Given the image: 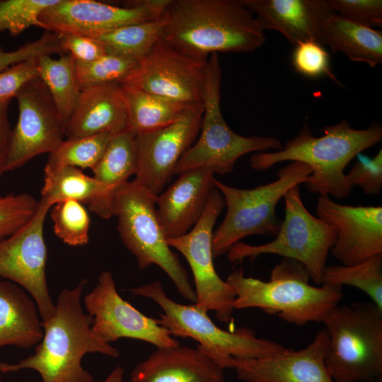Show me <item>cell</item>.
<instances>
[{
    "mask_svg": "<svg viewBox=\"0 0 382 382\" xmlns=\"http://www.w3.org/2000/svg\"><path fill=\"white\" fill-rule=\"evenodd\" d=\"M163 18L161 40L201 59L219 52H253L266 40L242 0H170Z\"/></svg>",
    "mask_w": 382,
    "mask_h": 382,
    "instance_id": "cell-1",
    "label": "cell"
},
{
    "mask_svg": "<svg viewBox=\"0 0 382 382\" xmlns=\"http://www.w3.org/2000/svg\"><path fill=\"white\" fill-rule=\"evenodd\" d=\"M170 0H140L120 7L95 0H57L38 17L37 27L58 35L92 37L125 25L156 20Z\"/></svg>",
    "mask_w": 382,
    "mask_h": 382,
    "instance_id": "cell-13",
    "label": "cell"
},
{
    "mask_svg": "<svg viewBox=\"0 0 382 382\" xmlns=\"http://www.w3.org/2000/svg\"><path fill=\"white\" fill-rule=\"evenodd\" d=\"M156 197L135 180L118 186L112 200L117 231L125 247L136 257L140 270L151 265L158 266L179 293L195 303V292L188 274L167 242L156 209Z\"/></svg>",
    "mask_w": 382,
    "mask_h": 382,
    "instance_id": "cell-7",
    "label": "cell"
},
{
    "mask_svg": "<svg viewBox=\"0 0 382 382\" xmlns=\"http://www.w3.org/2000/svg\"><path fill=\"white\" fill-rule=\"evenodd\" d=\"M10 100L0 102V177L6 172L11 128L9 122L8 108Z\"/></svg>",
    "mask_w": 382,
    "mask_h": 382,
    "instance_id": "cell-43",
    "label": "cell"
},
{
    "mask_svg": "<svg viewBox=\"0 0 382 382\" xmlns=\"http://www.w3.org/2000/svg\"><path fill=\"white\" fill-rule=\"evenodd\" d=\"M328 338L323 328L303 349L286 348L262 358H234L233 369L238 378L245 382H334L325 365Z\"/></svg>",
    "mask_w": 382,
    "mask_h": 382,
    "instance_id": "cell-19",
    "label": "cell"
},
{
    "mask_svg": "<svg viewBox=\"0 0 382 382\" xmlns=\"http://www.w3.org/2000/svg\"><path fill=\"white\" fill-rule=\"evenodd\" d=\"M332 11L353 22L370 27L382 25L381 0H328Z\"/></svg>",
    "mask_w": 382,
    "mask_h": 382,
    "instance_id": "cell-39",
    "label": "cell"
},
{
    "mask_svg": "<svg viewBox=\"0 0 382 382\" xmlns=\"http://www.w3.org/2000/svg\"><path fill=\"white\" fill-rule=\"evenodd\" d=\"M52 54L62 55L66 53L61 46L59 35L49 31L15 50L6 51L0 45V71L17 63Z\"/></svg>",
    "mask_w": 382,
    "mask_h": 382,
    "instance_id": "cell-38",
    "label": "cell"
},
{
    "mask_svg": "<svg viewBox=\"0 0 382 382\" xmlns=\"http://www.w3.org/2000/svg\"><path fill=\"white\" fill-rule=\"evenodd\" d=\"M50 208L42 199L38 200L31 221L16 233L0 241V277L18 284L32 296L42 322L49 320L55 309L45 275L47 253L44 224Z\"/></svg>",
    "mask_w": 382,
    "mask_h": 382,
    "instance_id": "cell-14",
    "label": "cell"
},
{
    "mask_svg": "<svg viewBox=\"0 0 382 382\" xmlns=\"http://www.w3.org/2000/svg\"><path fill=\"white\" fill-rule=\"evenodd\" d=\"M358 161L354 163L346 176L353 187L358 186L366 195H378L382 187V150L373 158L358 154Z\"/></svg>",
    "mask_w": 382,
    "mask_h": 382,
    "instance_id": "cell-40",
    "label": "cell"
},
{
    "mask_svg": "<svg viewBox=\"0 0 382 382\" xmlns=\"http://www.w3.org/2000/svg\"><path fill=\"white\" fill-rule=\"evenodd\" d=\"M127 111V130L135 135L154 131L180 119L188 105L166 100L129 83H120Z\"/></svg>",
    "mask_w": 382,
    "mask_h": 382,
    "instance_id": "cell-27",
    "label": "cell"
},
{
    "mask_svg": "<svg viewBox=\"0 0 382 382\" xmlns=\"http://www.w3.org/2000/svg\"><path fill=\"white\" fill-rule=\"evenodd\" d=\"M129 291L156 302L163 311L160 314L159 323L167 328L171 335L197 341V347L223 369H233L234 358L267 357L286 349L274 341L257 337L255 332L248 328L232 332L221 329L210 319L208 312L195 304H181L170 299L158 281Z\"/></svg>",
    "mask_w": 382,
    "mask_h": 382,
    "instance_id": "cell-6",
    "label": "cell"
},
{
    "mask_svg": "<svg viewBox=\"0 0 382 382\" xmlns=\"http://www.w3.org/2000/svg\"><path fill=\"white\" fill-rule=\"evenodd\" d=\"M112 135L110 132H103L64 139L55 151L50 154L44 170L52 171L66 166L93 170Z\"/></svg>",
    "mask_w": 382,
    "mask_h": 382,
    "instance_id": "cell-32",
    "label": "cell"
},
{
    "mask_svg": "<svg viewBox=\"0 0 382 382\" xmlns=\"http://www.w3.org/2000/svg\"><path fill=\"white\" fill-rule=\"evenodd\" d=\"M311 173L306 164L292 161L277 172V180L253 189L233 187L215 179L214 185L224 197L226 212L213 233L214 258L227 253L245 237H274L282 224L276 214L279 201L289 189L306 182Z\"/></svg>",
    "mask_w": 382,
    "mask_h": 382,
    "instance_id": "cell-8",
    "label": "cell"
},
{
    "mask_svg": "<svg viewBox=\"0 0 382 382\" xmlns=\"http://www.w3.org/2000/svg\"><path fill=\"white\" fill-rule=\"evenodd\" d=\"M223 369L197 347L157 348L131 373L129 382H225Z\"/></svg>",
    "mask_w": 382,
    "mask_h": 382,
    "instance_id": "cell-22",
    "label": "cell"
},
{
    "mask_svg": "<svg viewBox=\"0 0 382 382\" xmlns=\"http://www.w3.org/2000/svg\"><path fill=\"white\" fill-rule=\"evenodd\" d=\"M292 64L296 72L306 77L326 75L340 83L331 70L329 54L318 42L308 41L296 45L292 54Z\"/></svg>",
    "mask_w": 382,
    "mask_h": 382,
    "instance_id": "cell-37",
    "label": "cell"
},
{
    "mask_svg": "<svg viewBox=\"0 0 382 382\" xmlns=\"http://www.w3.org/2000/svg\"><path fill=\"white\" fill-rule=\"evenodd\" d=\"M61 46L76 62H90L102 57L106 52L94 39L81 35H59Z\"/></svg>",
    "mask_w": 382,
    "mask_h": 382,
    "instance_id": "cell-42",
    "label": "cell"
},
{
    "mask_svg": "<svg viewBox=\"0 0 382 382\" xmlns=\"http://www.w3.org/2000/svg\"><path fill=\"white\" fill-rule=\"evenodd\" d=\"M37 58L17 63L0 71V102L11 100L25 83L38 77Z\"/></svg>",
    "mask_w": 382,
    "mask_h": 382,
    "instance_id": "cell-41",
    "label": "cell"
},
{
    "mask_svg": "<svg viewBox=\"0 0 382 382\" xmlns=\"http://www.w3.org/2000/svg\"><path fill=\"white\" fill-rule=\"evenodd\" d=\"M139 61L106 53L90 62L75 61L76 77L80 89L103 83H124L134 74Z\"/></svg>",
    "mask_w": 382,
    "mask_h": 382,
    "instance_id": "cell-33",
    "label": "cell"
},
{
    "mask_svg": "<svg viewBox=\"0 0 382 382\" xmlns=\"http://www.w3.org/2000/svg\"><path fill=\"white\" fill-rule=\"evenodd\" d=\"M83 302L93 318V332L104 342L131 338L147 342L157 348L180 345L158 319L143 314L120 296L108 271L99 275L96 286L85 296Z\"/></svg>",
    "mask_w": 382,
    "mask_h": 382,
    "instance_id": "cell-15",
    "label": "cell"
},
{
    "mask_svg": "<svg viewBox=\"0 0 382 382\" xmlns=\"http://www.w3.org/2000/svg\"><path fill=\"white\" fill-rule=\"evenodd\" d=\"M323 323L329 337L325 365L334 382L382 378V310L371 301L339 303Z\"/></svg>",
    "mask_w": 382,
    "mask_h": 382,
    "instance_id": "cell-5",
    "label": "cell"
},
{
    "mask_svg": "<svg viewBox=\"0 0 382 382\" xmlns=\"http://www.w3.org/2000/svg\"><path fill=\"white\" fill-rule=\"evenodd\" d=\"M38 77L45 85L65 124L77 103L81 89L75 73V59L70 54L58 58L42 55L37 58Z\"/></svg>",
    "mask_w": 382,
    "mask_h": 382,
    "instance_id": "cell-28",
    "label": "cell"
},
{
    "mask_svg": "<svg viewBox=\"0 0 382 382\" xmlns=\"http://www.w3.org/2000/svg\"><path fill=\"white\" fill-rule=\"evenodd\" d=\"M38 201L27 193L0 195V241L16 233L33 218Z\"/></svg>",
    "mask_w": 382,
    "mask_h": 382,
    "instance_id": "cell-36",
    "label": "cell"
},
{
    "mask_svg": "<svg viewBox=\"0 0 382 382\" xmlns=\"http://www.w3.org/2000/svg\"><path fill=\"white\" fill-rule=\"evenodd\" d=\"M203 103L188 105L177 121L136 135L138 167L134 180L158 196L200 131Z\"/></svg>",
    "mask_w": 382,
    "mask_h": 382,
    "instance_id": "cell-17",
    "label": "cell"
},
{
    "mask_svg": "<svg viewBox=\"0 0 382 382\" xmlns=\"http://www.w3.org/2000/svg\"><path fill=\"white\" fill-rule=\"evenodd\" d=\"M15 98L18 117L11 129L6 172L42 154L52 153L65 137L66 124L39 77L25 83Z\"/></svg>",
    "mask_w": 382,
    "mask_h": 382,
    "instance_id": "cell-12",
    "label": "cell"
},
{
    "mask_svg": "<svg viewBox=\"0 0 382 382\" xmlns=\"http://www.w3.org/2000/svg\"><path fill=\"white\" fill-rule=\"evenodd\" d=\"M317 216L331 225L336 240L330 250L343 265H352L382 254V207L352 206L319 196Z\"/></svg>",
    "mask_w": 382,
    "mask_h": 382,
    "instance_id": "cell-18",
    "label": "cell"
},
{
    "mask_svg": "<svg viewBox=\"0 0 382 382\" xmlns=\"http://www.w3.org/2000/svg\"><path fill=\"white\" fill-rule=\"evenodd\" d=\"M310 275L300 262L283 257L271 270L268 281L245 277L241 270L226 279L236 294L235 309L257 308L296 325L323 323L343 297L342 286L309 283Z\"/></svg>",
    "mask_w": 382,
    "mask_h": 382,
    "instance_id": "cell-4",
    "label": "cell"
},
{
    "mask_svg": "<svg viewBox=\"0 0 382 382\" xmlns=\"http://www.w3.org/2000/svg\"><path fill=\"white\" fill-rule=\"evenodd\" d=\"M224 206V197L215 187L196 224L187 233L167 238V242L189 263L195 286V304L206 312L214 311L219 320L228 323L235 310L236 294L216 273L212 253L214 226Z\"/></svg>",
    "mask_w": 382,
    "mask_h": 382,
    "instance_id": "cell-11",
    "label": "cell"
},
{
    "mask_svg": "<svg viewBox=\"0 0 382 382\" xmlns=\"http://www.w3.org/2000/svg\"><path fill=\"white\" fill-rule=\"evenodd\" d=\"M124 369L122 366L115 367L103 381L94 382H122Z\"/></svg>",
    "mask_w": 382,
    "mask_h": 382,
    "instance_id": "cell-44",
    "label": "cell"
},
{
    "mask_svg": "<svg viewBox=\"0 0 382 382\" xmlns=\"http://www.w3.org/2000/svg\"><path fill=\"white\" fill-rule=\"evenodd\" d=\"M51 219L54 232L64 243L81 246L89 241L90 216L83 204L66 199L52 207Z\"/></svg>",
    "mask_w": 382,
    "mask_h": 382,
    "instance_id": "cell-34",
    "label": "cell"
},
{
    "mask_svg": "<svg viewBox=\"0 0 382 382\" xmlns=\"http://www.w3.org/2000/svg\"><path fill=\"white\" fill-rule=\"evenodd\" d=\"M283 198L284 219L274 238L258 245L238 242L227 253L228 259L230 262L245 258L253 260L263 254L278 255L300 262L311 279L321 285L336 231L328 223L310 213L302 201L299 185L289 189Z\"/></svg>",
    "mask_w": 382,
    "mask_h": 382,
    "instance_id": "cell-10",
    "label": "cell"
},
{
    "mask_svg": "<svg viewBox=\"0 0 382 382\" xmlns=\"http://www.w3.org/2000/svg\"><path fill=\"white\" fill-rule=\"evenodd\" d=\"M41 198L51 207L56 203L73 199L88 204L91 212L103 219L112 216V200L115 190L101 183L93 176L84 174L80 168L66 166L44 170Z\"/></svg>",
    "mask_w": 382,
    "mask_h": 382,
    "instance_id": "cell-25",
    "label": "cell"
},
{
    "mask_svg": "<svg viewBox=\"0 0 382 382\" xmlns=\"http://www.w3.org/2000/svg\"><path fill=\"white\" fill-rule=\"evenodd\" d=\"M127 130V111L120 83L91 86L81 90L65 127L66 139Z\"/></svg>",
    "mask_w": 382,
    "mask_h": 382,
    "instance_id": "cell-23",
    "label": "cell"
},
{
    "mask_svg": "<svg viewBox=\"0 0 382 382\" xmlns=\"http://www.w3.org/2000/svg\"><path fill=\"white\" fill-rule=\"evenodd\" d=\"M137 167L136 135L125 130L112 136L92 171L97 180L115 190L136 174Z\"/></svg>",
    "mask_w": 382,
    "mask_h": 382,
    "instance_id": "cell-30",
    "label": "cell"
},
{
    "mask_svg": "<svg viewBox=\"0 0 382 382\" xmlns=\"http://www.w3.org/2000/svg\"><path fill=\"white\" fill-rule=\"evenodd\" d=\"M1 376H0V382H1Z\"/></svg>",
    "mask_w": 382,
    "mask_h": 382,
    "instance_id": "cell-46",
    "label": "cell"
},
{
    "mask_svg": "<svg viewBox=\"0 0 382 382\" xmlns=\"http://www.w3.org/2000/svg\"><path fill=\"white\" fill-rule=\"evenodd\" d=\"M33 298L10 281H0V347L28 349L43 336L42 321Z\"/></svg>",
    "mask_w": 382,
    "mask_h": 382,
    "instance_id": "cell-24",
    "label": "cell"
},
{
    "mask_svg": "<svg viewBox=\"0 0 382 382\" xmlns=\"http://www.w3.org/2000/svg\"><path fill=\"white\" fill-rule=\"evenodd\" d=\"M374 382H382V378L378 379V380L375 381Z\"/></svg>",
    "mask_w": 382,
    "mask_h": 382,
    "instance_id": "cell-45",
    "label": "cell"
},
{
    "mask_svg": "<svg viewBox=\"0 0 382 382\" xmlns=\"http://www.w3.org/2000/svg\"><path fill=\"white\" fill-rule=\"evenodd\" d=\"M214 180L210 169L187 170L156 196L157 214L167 238L182 236L196 224L216 187Z\"/></svg>",
    "mask_w": 382,
    "mask_h": 382,
    "instance_id": "cell-20",
    "label": "cell"
},
{
    "mask_svg": "<svg viewBox=\"0 0 382 382\" xmlns=\"http://www.w3.org/2000/svg\"><path fill=\"white\" fill-rule=\"evenodd\" d=\"M164 26L162 16L154 21L130 24L90 37L106 53L139 61L161 38Z\"/></svg>",
    "mask_w": 382,
    "mask_h": 382,
    "instance_id": "cell-29",
    "label": "cell"
},
{
    "mask_svg": "<svg viewBox=\"0 0 382 382\" xmlns=\"http://www.w3.org/2000/svg\"><path fill=\"white\" fill-rule=\"evenodd\" d=\"M221 80L219 55L214 53L209 57L206 66L200 135L179 160L174 175L199 168L220 175L228 174L233 172L237 160L246 154L282 149L276 137L241 136L228 125L220 107Z\"/></svg>",
    "mask_w": 382,
    "mask_h": 382,
    "instance_id": "cell-9",
    "label": "cell"
},
{
    "mask_svg": "<svg viewBox=\"0 0 382 382\" xmlns=\"http://www.w3.org/2000/svg\"><path fill=\"white\" fill-rule=\"evenodd\" d=\"M320 42L334 53L340 52L351 61L371 67L382 63V32L335 13L325 21Z\"/></svg>",
    "mask_w": 382,
    "mask_h": 382,
    "instance_id": "cell-26",
    "label": "cell"
},
{
    "mask_svg": "<svg viewBox=\"0 0 382 382\" xmlns=\"http://www.w3.org/2000/svg\"><path fill=\"white\" fill-rule=\"evenodd\" d=\"M86 279L74 288L64 289L58 295L52 317L42 322L43 336L33 354L16 364L0 361V372L33 369L42 382H94L81 360L88 353L112 357L119 350L99 339L91 329L92 316L85 313L81 296Z\"/></svg>",
    "mask_w": 382,
    "mask_h": 382,
    "instance_id": "cell-2",
    "label": "cell"
},
{
    "mask_svg": "<svg viewBox=\"0 0 382 382\" xmlns=\"http://www.w3.org/2000/svg\"><path fill=\"white\" fill-rule=\"evenodd\" d=\"M207 62L160 39L125 83L185 105L203 103Z\"/></svg>",
    "mask_w": 382,
    "mask_h": 382,
    "instance_id": "cell-16",
    "label": "cell"
},
{
    "mask_svg": "<svg viewBox=\"0 0 382 382\" xmlns=\"http://www.w3.org/2000/svg\"><path fill=\"white\" fill-rule=\"evenodd\" d=\"M322 131L323 135L316 137L305 123L296 137L282 145V149L257 152L250 157V165L259 171L283 161L301 162L312 170L303 183L309 192L345 199L353 188L345 168L355 156L381 140L382 128L374 125L357 129L342 120L323 127Z\"/></svg>",
    "mask_w": 382,
    "mask_h": 382,
    "instance_id": "cell-3",
    "label": "cell"
},
{
    "mask_svg": "<svg viewBox=\"0 0 382 382\" xmlns=\"http://www.w3.org/2000/svg\"><path fill=\"white\" fill-rule=\"evenodd\" d=\"M261 28L280 33L295 45L308 41L321 45L326 18L334 12L328 0H242Z\"/></svg>",
    "mask_w": 382,
    "mask_h": 382,
    "instance_id": "cell-21",
    "label": "cell"
},
{
    "mask_svg": "<svg viewBox=\"0 0 382 382\" xmlns=\"http://www.w3.org/2000/svg\"><path fill=\"white\" fill-rule=\"evenodd\" d=\"M57 0H0V33L16 36L37 26L41 12Z\"/></svg>",
    "mask_w": 382,
    "mask_h": 382,
    "instance_id": "cell-35",
    "label": "cell"
},
{
    "mask_svg": "<svg viewBox=\"0 0 382 382\" xmlns=\"http://www.w3.org/2000/svg\"><path fill=\"white\" fill-rule=\"evenodd\" d=\"M323 283L357 288L382 310V254L352 265H326Z\"/></svg>",
    "mask_w": 382,
    "mask_h": 382,
    "instance_id": "cell-31",
    "label": "cell"
}]
</instances>
